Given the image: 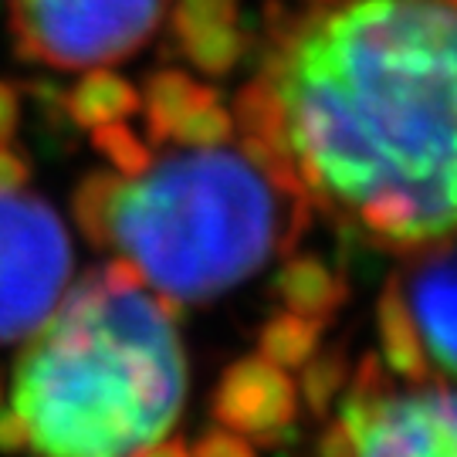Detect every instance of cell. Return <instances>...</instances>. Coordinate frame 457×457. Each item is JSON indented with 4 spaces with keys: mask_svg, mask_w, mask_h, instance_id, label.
Listing matches in <instances>:
<instances>
[{
    "mask_svg": "<svg viewBox=\"0 0 457 457\" xmlns=\"http://www.w3.org/2000/svg\"><path fill=\"white\" fill-rule=\"evenodd\" d=\"M241 17V0H177L170 28L173 37L183 41L190 34L217 31V28H230Z\"/></svg>",
    "mask_w": 457,
    "mask_h": 457,
    "instance_id": "obj_19",
    "label": "cell"
},
{
    "mask_svg": "<svg viewBox=\"0 0 457 457\" xmlns=\"http://www.w3.org/2000/svg\"><path fill=\"white\" fill-rule=\"evenodd\" d=\"M345 383H349V360L343 349H328L302 366V396L315 417H326L328 407L343 396Z\"/></svg>",
    "mask_w": 457,
    "mask_h": 457,
    "instance_id": "obj_16",
    "label": "cell"
},
{
    "mask_svg": "<svg viewBox=\"0 0 457 457\" xmlns=\"http://www.w3.org/2000/svg\"><path fill=\"white\" fill-rule=\"evenodd\" d=\"M173 305L126 258L68 292L14 366V410L41 457H136L187 400Z\"/></svg>",
    "mask_w": 457,
    "mask_h": 457,
    "instance_id": "obj_2",
    "label": "cell"
},
{
    "mask_svg": "<svg viewBox=\"0 0 457 457\" xmlns=\"http://www.w3.org/2000/svg\"><path fill=\"white\" fill-rule=\"evenodd\" d=\"M31 180V163L21 149H11L0 143V190H24V183Z\"/></svg>",
    "mask_w": 457,
    "mask_h": 457,
    "instance_id": "obj_21",
    "label": "cell"
},
{
    "mask_svg": "<svg viewBox=\"0 0 457 457\" xmlns=\"http://www.w3.org/2000/svg\"><path fill=\"white\" fill-rule=\"evenodd\" d=\"M28 62L82 71L129 58L156 34L170 0H7Z\"/></svg>",
    "mask_w": 457,
    "mask_h": 457,
    "instance_id": "obj_4",
    "label": "cell"
},
{
    "mask_svg": "<svg viewBox=\"0 0 457 457\" xmlns=\"http://www.w3.org/2000/svg\"><path fill=\"white\" fill-rule=\"evenodd\" d=\"M139 109V92L109 68H88L79 85L65 96V112L75 126L96 129L105 122H122Z\"/></svg>",
    "mask_w": 457,
    "mask_h": 457,
    "instance_id": "obj_10",
    "label": "cell"
},
{
    "mask_svg": "<svg viewBox=\"0 0 457 457\" xmlns=\"http://www.w3.org/2000/svg\"><path fill=\"white\" fill-rule=\"evenodd\" d=\"M211 413L220 427L271 447L298 417V390L288 370L264 356H245L230 362L213 386Z\"/></svg>",
    "mask_w": 457,
    "mask_h": 457,
    "instance_id": "obj_7",
    "label": "cell"
},
{
    "mask_svg": "<svg viewBox=\"0 0 457 457\" xmlns=\"http://www.w3.org/2000/svg\"><path fill=\"white\" fill-rule=\"evenodd\" d=\"M379 343H383V356L396 376H403L407 383H424L430 370H427V356L417 339V328L410 322V312L400 298L396 281L386 285V292L379 298Z\"/></svg>",
    "mask_w": 457,
    "mask_h": 457,
    "instance_id": "obj_12",
    "label": "cell"
},
{
    "mask_svg": "<svg viewBox=\"0 0 457 457\" xmlns=\"http://www.w3.org/2000/svg\"><path fill=\"white\" fill-rule=\"evenodd\" d=\"M271 292L281 298V305L295 315H305L326 326L328 319L345 305L349 285L336 275L322 258L315 254H292L278 268Z\"/></svg>",
    "mask_w": 457,
    "mask_h": 457,
    "instance_id": "obj_9",
    "label": "cell"
},
{
    "mask_svg": "<svg viewBox=\"0 0 457 457\" xmlns=\"http://www.w3.org/2000/svg\"><path fill=\"white\" fill-rule=\"evenodd\" d=\"M177 45L190 65L200 68L204 75L220 79L241 65V58L247 54V34L237 24H230V28H217V31L190 34Z\"/></svg>",
    "mask_w": 457,
    "mask_h": 457,
    "instance_id": "obj_14",
    "label": "cell"
},
{
    "mask_svg": "<svg viewBox=\"0 0 457 457\" xmlns=\"http://www.w3.org/2000/svg\"><path fill=\"white\" fill-rule=\"evenodd\" d=\"M92 143L96 149L115 166L119 177H139L149 163H153V149L126 126V122H105L92 129Z\"/></svg>",
    "mask_w": 457,
    "mask_h": 457,
    "instance_id": "obj_18",
    "label": "cell"
},
{
    "mask_svg": "<svg viewBox=\"0 0 457 457\" xmlns=\"http://www.w3.org/2000/svg\"><path fill=\"white\" fill-rule=\"evenodd\" d=\"M322 322L305 319V315H295V312H278L264 322L262 336V356L268 362H275L281 370H302L305 362L319 353L322 343Z\"/></svg>",
    "mask_w": 457,
    "mask_h": 457,
    "instance_id": "obj_13",
    "label": "cell"
},
{
    "mask_svg": "<svg viewBox=\"0 0 457 457\" xmlns=\"http://www.w3.org/2000/svg\"><path fill=\"white\" fill-rule=\"evenodd\" d=\"M262 79L312 204L396 251L457 234V0L326 4Z\"/></svg>",
    "mask_w": 457,
    "mask_h": 457,
    "instance_id": "obj_1",
    "label": "cell"
},
{
    "mask_svg": "<svg viewBox=\"0 0 457 457\" xmlns=\"http://www.w3.org/2000/svg\"><path fill=\"white\" fill-rule=\"evenodd\" d=\"M345 427L356 437V457H457V393L390 390Z\"/></svg>",
    "mask_w": 457,
    "mask_h": 457,
    "instance_id": "obj_6",
    "label": "cell"
},
{
    "mask_svg": "<svg viewBox=\"0 0 457 457\" xmlns=\"http://www.w3.org/2000/svg\"><path fill=\"white\" fill-rule=\"evenodd\" d=\"M315 454L319 457H356V437L349 434V427H345L339 417H336L332 424H326V430L319 434Z\"/></svg>",
    "mask_w": 457,
    "mask_h": 457,
    "instance_id": "obj_22",
    "label": "cell"
},
{
    "mask_svg": "<svg viewBox=\"0 0 457 457\" xmlns=\"http://www.w3.org/2000/svg\"><path fill=\"white\" fill-rule=\"evenodd\" d=\"M190 457H258V454H254V447L241 434H234L228 427H217V430H207L196 441Z\"/></svg>",
    "mask_w": 457,
    "mask_h": 457,
    "instance_id": "obj_20",
    "label": "cell"
},
{
    "mask_svg": "<svg viewBox=\"0 0 457 457\" xmlns=\"http://www.w3.org/2000/svg\"><path fill=\"white\" fill-rule=\"evenodd\" d=\"M427 362L457 376V247L437 251L396 281Z\"/></svg>",
    "mask_w": 457,
    "mask_h": 457,
    "instance_id": "obj_8",
    "label": "cell"
},
{
    "mask_svg": "<svg viewBox=\"0 0 457 457\" xmlns=\"http://www.w3.org/2000/svg\"><path fill=\"white\" fill-rule=\"evenodd\" d=\"M312 220L298 180L251 149H190L122 177L105 247H115L163 302L190 305L245 285L288 254Z\"/></svg>",
    "mask_w": 457,
    "mask_h": 457,
    "instance_id": "obj_3",
    "label": "cell"
},
{
    "mask_svg": "<svg viewBox=\"0 0 457 457\" xmlns=\"http://www.w3.org/2000/svg\"><path fill=\"white\" fill-rule=\"evenodd\" d=\"M230 136H234V115L220 105V98H213V102H204L194 112L183 115L170 129L166 143H177L183 149H211L224 146Z\"/></svg>",
    "mask_w": 457,
    "mask_h": 457,
    "instance_id": "obj_17",
    "label": "cell"
},
{
    "mask_svg": "<svg viewBox=\"0 0 457 457\" xmlns=\"http://www.w3.org/2000/svg\"><path fill=\"white\" fill-rule=\"evenodd\" d=\"M28 447H31V437L17 410H0V454H24Z\"/></svg>",
    "mask_w": 457,
    "mask_h": 457,
    "instance_id": "obj_23",
    "label": "cell"
},
{
    "mask_svg": "<svg viewBox=\"0 0 457 457\" xmlns=\"http://www.w3.org/2000/svg\"><path fill=\"white\" fill-rule=\"evenodd\" d=\"M21 122V96L14 85L0 82V143H7Z\"/></svg>",
    "mask_w": 457,
    "mask_h": 457,
    "instance_id": "obj_24",
    "label": "cell"
},
{
    "mask_svg": "<svg viewBox=\"0 0 457 457\" xmlns=\"http://www.w3.org/2000/svg\"><path fill=\"white\" fill-rule=\"evenodd\" d=\"M71 278V237L48 200L0 190V345L31 339Z\"/></svg>",
    "mask_w": 457,
    "mask_h": 457,
    "instance_id": "obj_5",
    "label": "cell"
},
{
    "mask_svg": "<svg viewBox=\"0 0 457 457\" xmlns=\"http://www.w3.org/2000/svg\"><path fill=\"white\" fill-rule=\"evenodd\" d=\"M136 457H190V451H187V441H183V437H163V441L143 447Z\"/></svg>",
    "mask_w": 457,
    "mask_h": 457,
    "instance_id": "obj_25",
    "label": "cell"
},
{
    "mask_svg": "<svg viewBox=\"0 0 457 457\" xmlns=\"http://www.w3.org/2000/svg\"><path fill=\"white\" fill-rule=\"evenodd\" d=\"M0 410H4V379H0Z\"/></svg>",
    "mask_w": 457,
    "mask_h": 457,
    "instance_id": "obj_26",
    "label": "cell"
},
{
    "mask_svg": "<svg viewBox=\"0 0 457 457\" xmlns=\"http://www.w3.org/2000/svg\"><path fill=\"white\" fill-rule=\"evenodd\" d=\"M217 92L207 85L194 82L180 68H160L153 71L146 82V126L153 143H166L170 129L180 122L187 112H194L196 105L213 102Z\"/></svg>",
    "mask_w": 457,
    "mask_h": 457,
    "instance_id": "obj_11",
    "label": "cell"
},
{
    "mask_svg": "<svg viewBox=\"0 0 457 457\" xmlns=\"http://www.w3.org/2000/svg\"><path fill=\"white\" fill-rule=\"evenodd\" d=\"M122 177L109 173V170H96L88 173L79 190L71 196V213H75V224L85 237L96 247H105V230H109V211H112L115 190H119Z\"/></svg>",
    "mask_w": 457,
    "mask_h": 457,
    "instance_id": "obj_15",
    "label": "cell"
}]
</instances>
